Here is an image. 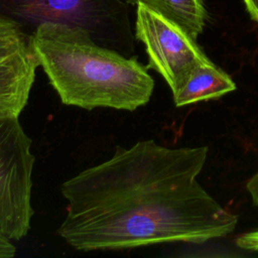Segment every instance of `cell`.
<instances>
[{
	"label": "cell",
	"mask_w": 258,
	"mask_h": 258,
	"mask_svg": "<svg viewBox=\"0 0 258 258\" xmlns=\"http://www.w3.org/2000/svg\"><path fill=\"white\" fill-rule=\"evenodd\" d=\"M209 147L168 148L154 140L117 147L108 160L66 180L57 233L80 251L201 244L231 234L236 215L197 180Z\"/></svg>",
	"instance_id": "6da1fadb"
},
{
	"label": "cell",
	"mask_w": 258,
	"mask_h": 258,
	"mask_svg": "<svg viewBox=\"0 0 258 258\" xmlns=\"http://www.w3.org/2000/svg\"><path fill=\"white\" fill-rule=\"evenodd\" d=\"M31 43L38 67L64 105L134 111L150 100L154 81L148 67L98 43L82 27L43 23L32 32Z\"/></svg>",
	"instance_id": "7a4b0ae2"
},
{
	"label": "cell",
	"mask_w": 258,
	"mask_h": 258,
	"mask_svg": "<svg viewBox=\"0 0 258 258\" xmlns=\"http://www.w3.org/2000/svg\"><path fill=\"white\" fill-rule=\"evenodd\" d=\"M0 15L28 33L43 23L82 27L100 44L131 56L135 48L125 0H0Z\"/></svg>",
	"instance_id": "3957f363"
},
{
	"label": "cell",
	"mask_w": 258,
	"mask_h": 258,
	"mask_svg": "<svg viewBox=\"0 0 258 258\" xmlns=\"http://www.w3.org/2000/svg\"><path fill=\"white\" fill-rule=\"evenodd\" d=\"M34 163L31 139L19 117L0 115V235L12 242L30 230Z\"/></svg>",
	"instance_id": "277c9868"
},
{
	"label": "cell",
	"mask_w": 258,
	"mask_h": 258,
	"mask_svg": "<svg viewBox=\"0 0 258 258\" xmlns=\"http://www.w3.org/2000/svg\"><path fill=\"white\" fill-rule=\"evenodd\" d=\"M135 38L144 44L148 69L175 91L199 64L210 60L196 40L180 27L143 5H137Z\"/></svg>",
	"instance_id": "5b68a950"
},
{
	"label": "cell",
	"mask_w": 258,
	"mask_h": 258,
	"mask_svg": "<svg viewBox=\"0 0 258 258\" xmlns=\"http://www.w3.org/2000/svg\"><path fill=\"white\" fill-rule=\"evenodd\" d=\"M37 67L31 34L0 15V115L20 116L29 100Z\"/></svg>",
	"instance_id": "8992f818"
},
{
	"label": "cell",
	"mask_w": 258,
	"mask_h": 258,
	"mask_svg": "<svg viewBox=\"0 0 258 258\" xmlns=\"http://www.w3.org/2000/svg\"><path fill=\"white\" fill-rule=\"evenodd\" d=\"M236 90L231 77L211 60L196 67L172 92L176 107L187 106L201 101L215 100Z\"/></svg>",
	"instance_id": "52a82bcc"
},
{
	"label": "cell",
	"mask_w": 258,
	"mask_h": 258,
	"mask_svg": "<svg viewBox=\"0 0 258 258\" xmlns=\"http://www.w3.org/2000/svg\"><path fill=\"white\" fill-rule=\"evenodd\" d=\"M129 5H143L171 21L197 39L208 20L205 0H125Z\"/></svg>",
	"instance_id": "ba28073f"
},
{
	"label": "cell",
	"mask_w": 258,
	"mask_h": 258,
	"mask_svg": "<svg viewBox=\"0 0 258 258\" xmlns=\"http://www.w3.org/2000/svg\"><path fill=\"white\" fill-rule=\"evenodd\" d=\"M236 245L244 250L258 252V229L244 233L237 237Z\"/></svg>",
	"instance_id": "9c48e42d"
},
{
	"label": "cell",
	"mask_w": 258,
	"mask_h": 258,
	"mask_svg": "<svg viewBox=\"0 0 258 258\" xmlns=\"http://www.w3.org/2000/svg\"><path fill=\"white\" fill-rule=\"evenodd\" d=\"M246 189L250 195L252 204L258 207V170L247 181Z\"/></svg>",
	"instance_id": "30bf717a"
},
{
	"label": "cell",
	"mask_w": 258,
	"mask_h": 258,
	"mask_svg": "<svg viewBox=\"0 0 258 258\" xmlns=\"http://www.w3.org/2000/svg\"><path fill=\"white\" fill-rule=\"evenodd\" d=\"M16 253V247L12 241L0 235V258H11Z\"/></svg>",
	"instance_id": "8fae6325"
},
{
	"label": "cell",
	"mask_w": 258,
	"mask_h": 258,
	"mask_svg": "<svg viewBox=\"0 0 258 258\" xmlns=\"http://www.w3.org/2000/svg\"><path fill=\"white\" fill-rule=\"evenodd\" d=\"M252 20L258 23V0H243Z\"/></svg>",
	"instance_id": "7c38bea8"
}]
</instances>
